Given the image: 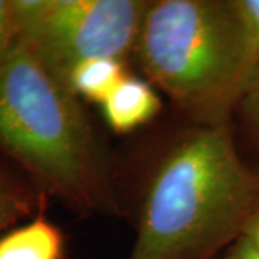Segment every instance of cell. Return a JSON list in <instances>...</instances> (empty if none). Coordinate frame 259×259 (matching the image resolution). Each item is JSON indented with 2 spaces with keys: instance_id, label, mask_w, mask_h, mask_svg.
Here are the masks:
<instances>
[{
  "instance_id": "1",
  "label": "cell",
  "mask_w": 259,
  "mask_h": 259,
  "mask_svg": "<svg viewBox=\"0 0 259 259\" xmlns=\"http://www.w3.org/2000/svg\"><path fill=\"white\" fill-rule=\"evenodd\" d=\"M259 210V175L243 163L228 124L197 127L150 182L128 259H210Z\"/></svg>"
},
{
  "instance_id": "2",
  "label": "cell",
  "mask_w": 259,
  "mask_h": 259,
  "mask_svg": "<svg viewBox=\"0 0 259 259\" xmlns=\"http://www.w3.org/2000/svg\"><path fill=\"white\" fill-rule=\"evenodd\" d=\"M134 52L199 127L226 124L259 68L255 26L231 0L150 2Z\"/></svg>"
},
{
  "instance_id": "3",
  "label": "cell",
  "mask_w": 259,
  "mask_h": 259,
  "mask_svg": "<svg viewBox=\"0 0 259 259\" xmlns=\"http://www.w3.org/2000/svg\"><path fill=\"white\" fill-rule=\"evenodd\" d=\"M0 150L75 207L117 210L105 157L79 97L19 39L0 65Z\"/></svg>"
},
{
  "instance_id": "4",
  "label": "cell",
  "mask_w": 259,
  "mask_h": 259,
  "mask_svg": "<svg viewBox=\"0 0 259 259\" xmlns=\"http://www.w3.org/2000/svg\"><path fill=\"white\" fill-rule=\"evenodd\" d=\"M10 2L18 39L65 85L87 59L122 61L134 52L150 6L143 0Z\"/></svg>"
},
{
  "instance_id": "5",
  "label": "cell",
  "mask_w": 259,
  "mask_h": 259,
  "mask_svg": "<svg viewBox=\"0 0 259 259\" xmlns=\"http://www.w3.org/2000/svg\"><path fill=\"white\" fill-rule=\"evenodd\" d=\"M101 105L108 125L117 133H128L153 120L161 107L153 87L130 75L112 90Z\"/></svg>"
},
{
  "instance_id": "6",
  "label": "cell",
  "mask_w": 259,
  "mask_h": 259,
  "mask_svg": "<svg viewBox=\"0 0 259 259\" xmlns=\"http://www.w3.org/2000/svg\"><path fill=\"white\" fill-rule=\"evenodd\" d=\"M62 233L39 218L0 238V259H61Z\"/></svg>"
},
{
  "instance_id": "7",
  "label": "cell",
  "mask_w": 259,
  "mask_h": 259,
  "mask_svg": "<svg viewBox=\"0 0 259 259\" xmlns=\"http://www.w3.org/2000/svg\"><path fill=\"white\" fill-rule=\"evenodd\" d=\"M125 76L121 59L93 58L75 66L66 85L79 98L102 104Z\"/></svg>"
},
{
  "instance_id": "8",
  "label": "cell",
  "mask_w": 259,
  "mask_h": 259,
  "mask_svg": "<svg viewBox=\"0 0 259 259\" xmlns=\"http://www.w3.org/2000/svg\"><path fill=\"white\" fill-rule=\"evenodd\" d=\"M33 199L9 177L0 173V232L32 209Z\"/></svg>"
},
{
  "instance_id": "9",
  "label": "cell",
  "mask_w": 259,
  "mask_h": 259,
  "mask_svg": "<svg viewBox=\"0 0 259 259\" xmlns=\"http://www.w3.org/2000/svg\"><path fill=\"white\" fill-rule=\"evenodd\" d=\"M239 107L242 108L252 137L259 146V68L255 76L252 78L248 90L243 94Z\"/></svg>"
},
{
  "instance_id": "10",
  "label": "cell",
  "mask_w": 259,
  "mask_h": 259,
  "mask_svg": "<svg viewBox=\"0 0 259 259\" xmlns=\"http://www.w3.org/2000/svg\"><path fill=\"white\" fill-rule=\"evenodd\" d=\"M18 42V30L13 18L12 2L0 0V65Z\"/></svg>"
},
{
  "instance_id": "11",
  "label": "cell",
  "mask_w": 259,
  "mask_h": 259,
  "mask_svg": "<svg viewBox=\"0 0 259 259\" xmlns=\"http://www.w3.org/2000/svg\"><path fill=\"white\" fill-rule=\"evenodd\" d=\"M225 259H259V250L241 236L232 243Z\"/></svg>"
},
{
  "instance_id": "12",
  "label": "cell",
  "mask_w": 259,
  "mask_h": 259,
  "mask_svg": "<svg viewBox=\"0 0 259 259\" xmlns=\"http://www.w3.org/2000/svg\"><path fill=\"white\" fill-rule=\"evenodd\" d=\"M242 238H245L252 246H255L259 250V210L252 216L249 223L243 229Z\"/></svg>"
}]
</instances>
